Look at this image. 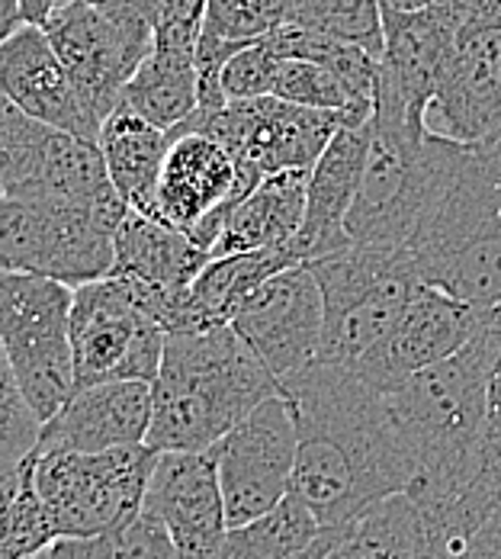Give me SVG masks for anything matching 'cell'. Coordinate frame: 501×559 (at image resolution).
<instances>
[{"label":"cell","instance_id":"cell-1","mask_svg":"<svg viewBox=\"0 0 501 559\" xmlns=\"http://www.w3.org/2000/svg\"><path fill=\"white\" fill-rule=\"evenodd\" d=\"M279 392L299 435L293 496L315 511L322 527L347 524L418 483L421 463L392 415L390 399L354 367L312 360L283 377Z\"/></svg>","mask_w":501,"mask_h":559},{"label":"cell","instance_id":"cell-2","mask_svg":"<svg viewBox=\"0 0 501 559\" xmlns=\"http://www.w3.org/2000/svg\"><path fill=\"white\" fill-rule=\"evenodd\" d=\"M155 415L148 448L210 450L244 421L279 380L231 325L170 332L152 383Z\"/></svg>","mask_w":501,"mask_h":559},{"label":"cell","instance_id":"cell-3","mask_svg":"<svg viewBox=\"0 0 501 559\" xmlns=\"http://www.w3.org/2000/svg\"><path fill=\"white\" fill-rule=\"evenodd\" d=\"M501 364V329L482 325L456 354L415 373L390 392V408L421 463L415 486L460 492L482 473V448L489 428V392Z\"/></svg>","mask_w":501,"mask_h":559},{"label":"cell","instance_id":"cell-4","mask_svg":"<svg viewBox=\"0 0 501 559\" xmlns=\"http://www.w3.org/2000/svg\"><path fill=\"white\" fill-rule=\"evenodd\" d=\"M408 251L425 283L492 309L501 302V135L460 145Z\"/></svg>","mask_w":501,"mask_h":559},{"label":"cell","instance_id":"cell-5","mask_svg":"<svg viewBox=\"0 0 501 559\" xmlns=\"http://www.w3.org/2000/svg\"><path fill=\"white\" fill-rule=\"evenodd\" d=\"M460 142L434 135L405 112L373 107V142L347 231L360 245L408 248L415 228L438 200Z\"/></svg>","mask_w":501,"mask_h":559},{"label":"cell","instance_id":"cell-6","mask_svg":"<svg viewBox=\"0 0 501 559\" xmlns=\"http://www.w3.org/2000/svg\"><path fill=\"white\" fill-rule=\"evenodd\" d=\"M325 299L319 360L354 367L402 319L421 274L408 248L360 245L309 261Z\"/></svg>","mask_w":501,"mask_h":559},{"label":"cell","instance_id":"cell-7","mask_svg":"<svg viewBox=\"0 0 501 559\" xmlns=\"http://www.w3.org/2000/svg\"><path fill=\"white\" fill-rule=\"evenodd\" d=\"M74 286L39 274L3 271L0 341L16 383L43 421L56 418L77 392L71 350Z\"/></svg>","mask_w":501,"mask_h":559},{"label":"cell","instance_id":"cell-8","mask_svg":"<svg viewBox=\"0 0 501 559\" xmlns=\"http://www.w3.org/2000/svg\"><path fill=\"white\" fill-rule=\"evenodd\" d=\"M122 219L58 197H3L0 264L77 289L112 274Z\"/></svg>","mask_w":501,"mask_h":559},{"label":"cell","instance_id":"cell-9","mask_svg":"<svg viewBox=\"0 0 501 559\" xmlns=\"http://www.w3.org/2000/svg\"><path fill=\"white\" fill-rule=\"evenodd\" d=\"M158 450L148 444L97 450H39L36 486L56 537H97L129 524L145 508Z\"/></svg>","mask_w":501,"mask_h":559},{"label":"cell","instance_id":"cell-10","mask_svg":"<svg viewBox=\"0 0 501 559\" xmlns=\"http://www.w3.org/2000/svg\"><path fill=\"white\" fill-rule=\"evenodd\" d=\"M165 347L167 329L122 277L110 274L74 289L71 350L77 390L112 380L155 383Z\"/></svg>","mask_w":501,"mask_h":559},{"label":"cell","instance_id":"cell-11","mask_svg":"<svg viewBox=\"0 0 501 559\" xmlns=\"http://www.w3.org/2000/svg\"><path fill=\"white\" fill-rule=\"evenodd\" d=\"M425 122L460 145L501 135V0H463V23Z\"/></svg>","mask_w":501,"mask_h":559},{"label":"cell","instance_id":"cell-12","mask_svg":"<svg viewBox=\"0 0 501 559\" xmlns=\"http://www.w3.org/2000/svg\"><path fill=\"white\" fill-rule=\"evenodd\" d=\"M344 122L354 119H347L344 112L315 110L267 94L251 100H228L216 110H196L170 135H213L235 152L238 162L267 177L277 170L312 168Z\"/></svg>","mask_w":501,"mask_h":559},{"label":"cell","instance_id":"cell-13","mask_svg":"<svg viewBox=\"0 0 501 559\" xmlns=\"http://www.w3.org/2000/svg\"><path fill=\"white\" fill-rule=\"evenodd\" d=\"M261 170L238 162L231 148L203 132H180L170 142L155 193V216L213 251L228 213L261 183Z\"/></svg>","mask_w":501,"mask_h":559},{"label":"cell","instance_id":"cell-14","mask_svg":"<svg viewBox=\"0 0 501 559\" xmlns=\"http://www.w3.org/2000/svg\"><path fill=\"white\" fill-rule=\"evenodd\" d=\"M213 450L219 460L228 527H241L277 508L293 492L299 456L296 418L286 395L277 392L264 399Z\"/></svg>","mask_w":501,"mask_h":559},{"label":"cell","instance_id":"cell-15","mask_svg":"<svg viewBox=\"0 0 501 559\" xmlns=\"http://www.w3.org/2000/svg\"><path fill=\"white\" fill-rule=\"evenodd\" d=\"M46 33L81 100L100 122H107V116L122 104L132 74L152 52L155 39L152 29L122 23L87 0L61 3L49 16Z\"/></svg>","mask_w":501,"mask_h":559},{"label":"cell","instance_id":"cell-16","mask_svg":"<svg viewBox=\"0 0 501 559\" xmlns=\"http://www.w3.org/2000/svg\"><path fill=\"white\" fill-rule=\"evenodd\" d=\"M228 325L283 380L312 360L325 332V299L309 264H289L258 283L228 312Z\"/></svg>","mask_w":501,"mask_h":559},{"label":"cell","instance_id":"cell-17","mask_svg":"<svg viewBox=\"0 0 501 559\" xmlns=\"http://www.w3.org/2000/svg\"><path fill=\"white\" fill-rule=\"evenodd\" d=\"M489 322V309L456 299L444 289L421 283L402 319L380 337L354 370L383 395L405 386L415 373L434 367L456 354L473 335Z\"/></svg>","mask_w":501,"mask_h":559},{"label":"cell","instance_id":"cell-18","mask_svg":"<svg viewBox=\"0 0 501 559\" xmlns=\"http://www.w3.org/2000/svg\"><path fill=\"white\" fill-rule=\"evenodd\" d=\"M145 514H152L183 559H213L228 534L216 450H158Z\"/></svg>","mask_w":501,"mask_h":559},{"label":"cell","instance_id":"cell-19","mask_svg":"<svg viewBox=\"0 0 501 559\" xmlns=\"http://www.w3.org/2000/svg\"><path fill=\"white\" fill-rule=\"evenodd\" d=\"M383 16L386 49L380 58V84L373 107H390L428 126L425 112L441 84L453 36L463 23V0H441L415 13L383 7Z\"/></svg>","mask_w":501,"mask_h":559},{"label":"cell","instance_id":"cell-20","mask_svg":"<svg viewBox=\"0 0 501 559\" xmlns=\"http://www.w3.org/2000/svg\"><path fill=\"white\" fill-rule=\"evenodd\" d=\"M0 87L16 107L61 132L97 142L104 122L81 100L46 26L23 23L0 43Z\"/></svg>","mask_w":501,"mask_h":559},{"label":"cell","instance_id":"cell-21","mask_svg":"<svg viewBox=\"0 0 501 559\" xmlns=\"http://www.w3.org/2000/svg\"><path fill=\"white\" fill-rule=\"evenodd\" d=\"M373 142V119L367 122H344L322 158L309 174V200H306V223L293 241V254L309 264L315 258H329L354 245L347 231V216L363 183V170Z\"/></svg>","mask_w":501,"mask_h":559},{"label":"cell","instance_id":"cell-22","mask_svg":"<svg viewBox=\"0 0 501 559\" xmlns=\"http://www.w3.org/2000/svg\"><path fill=\"white\" fill-rule=\"evenodd\" d=\"M155 415L152 383L112 380L77 390L56 418L46 421L39 450L97 453L112 448L148 444Z\"/></svg>","mask_w":501,"mask_h":559},{"label":"cell","instance_id":"cell-23","mask_svg":"<svg viewBox=\"0 0 501 559\" xmlns=\"http://www.w3.org/2000/svg\"><path fill=\"white\" fill-rule=\"evenodd\" d=\"M312 168L277 170L228 213L210 258L248 254V251H293V241L306 223Z\"/></svg>","mask_w":501,"mask_h":559},{"label":"cell","instance_id":"cell-24","mask_svg":"<svg viewBox=\"0 0 501 559\" xmlns=\"http://www.w3.org/2000/svg\"><path fill=\"white\" fill-rule=\"evenodd\" d=\"M210 251L196 245L187 231L165 223L155 213L132 210L116 231V264L112 274L135 277L165 293H187L190 283L210 264Z\"/></svg>","mask_w":501,"mask_h":559},{"label":"cell","instance_id":"cell-25","mask_svg":"<svg viewBox=\"0 0 501 559\" xmlns=\"http://www.w3.org/2000/svg\"><path fill=\"white\" fill-rule=\"evenodd\" d=\"M293 0H210L206 26L200 39V107L216 110L225 107L228 97L223 91V68L235 52L251 43H261L283 23H289Z\"/></svg>","mask_w":501,"mask_h":559},{"label":"cell","instance_id":"cell-26","mask_svg":"<svg viewBox=\"0 0 501 559\" xmlns=\"http://www.w3.org/2000/svg\"><path fill=\"white\" fill-rule=\"evenodd\" d=\"M100 152L107 158L112 183L132 210L155 213V193L165 170L174 135L135 112L126 100L107 116L100 129Z\"/></svg>","mask_w":501,"mask_h":559},{"label":"cell","instance_id":"cell-27","mask_svg":"<svg viewBox=\"0 0 501 559\" xmlns=\"http://www.w3.org/2000/svg\"><path fill=\"white\" fill-rule=\"evenodd\" d=\"M122 100L167 132L180 129L200 107V64L196 58L152 49L132 74Z\"/></svg>","mask_w":501,"mask_h":559},{"label":"cell","instance_id":"cell-28","mask_svg":"<svg viewBox=\"0 0 501 559\" xmlns=\"http://www.w3.org/2000/svg\"><path fill=\"white\" fill-rule=\"evenodd\" d=\"M418 550V508L408 492L383 499L334 527L325 559H411Z\"/></svg>","mask_w":501,"mask_h":559},{"label":"cell","instance_id":"cell-29","mask_svg":"<svg viewBox=\"0 0 501 559\" xmlns=\"http://www.w3.org/2000/svg\"><path fill=\"white\" fill-rule=\"evenodd\" d=\"M322 531L325 527L319 524L315 511L289 492L267 514L241 527H228L223 547L213 559H286L309 547Z\"/></svg>","mask_w":501,"mask_h":559},{"label":"cell","instance_id":"cell-30","mask_svg":"<svg viewBox=\"0 0 501 559\" xmlns=\"http://www.w3.org/2000/svg\"><path fill=\"white\" fill-rule=\"evenodd\" d=\"M39 453V450H36ZM36 453L10 476H3V534H0V559H23L49 550L56 544V527L49 508L36 486Z\"/></svg>","mask_w":501,"mask_h":559},{"label":"cell","instance_id":"cell-31","mask_svg":"<svg viewBox=\"0 0 501 559\" xmlns=\"http://www.w3.org/2000/svg\"><path fill=\"white\" fill-rule=\"evenodd\" d=\"M289 23L350 46H363L380 58L386 49L383 0H293Z\"/></svg>","mask_w":501,"mask_h":559},{"label":"cell","instance_id":"cell-32","mask_svg":"<svg viewBox=\"0 0 501 559\" xmlns=\"http://www.w3.org/2000/svg\"><path fill=\"white\" fill-rule=\"evenodd\" d=\"M52 554L56 559H183L170 534L145 511L97 537H61Z\"/></svg>","mask_w":501,"mask_h":559},{"label":"cell","instance_id":"cell-33","mask_svg":"<svg viewBox=\"0 0 501 559\" xmlns=\"http://www.w3.org/2000/svg\"><path fill=\"white\" fill-rule=\"evenodd\" d=\"M43 428L46 421L23 395L10 360L3 357L0 364V473L3 476L16 473L39 450Z\"/></svg>","mask_w":501,"mask_h":559},{"label":"cell","instance_id":"cell-34","mask_svg":"<svg viewBox=\"0 0 501 559\" xmlns=\"http://www.w3.org/2000/svg\"><path fill=\"white\" fill-rule=\"evenodd\" d=\"M279 52L267 43H251L241 52L225 61L223 91L228 100H251V97H267L274 91V74H277Z\"/></svg>","mask_w":501,"mask_h":559},{"label":"cell","instance_id":"cell-35","mask_svg":"<svg viewBox=\"0 0 501 559\" xmlns=\"http://www.w3.org/2000/svg\"><path fill=\"white\" fill-rule=\"evenodd\" d=\"M206 10H210V0H162L152 49L196 58L203 26H206Z\"/></svg>","mask_w":501,"mask_h":559},{"label":"cell","instance_id":"cell-36","mask_svg":"<svg viewBox=\"0 0 501 559\" xmlns=\"http://www.w3.org/2000/svg\"><path fill=\"white\" fill-rule=\"evenodd\" d=\"M482 479L492 483L501 492V364L489 392V428H486V448H482Z\"/></svg>","mask_w":501,"mask_h":559},{"label":"cell","instance_id":"cell-37","mask_svg":"<svg viewBox=\"0 0 501 559\" xmlns=\"http://www.w3.org/2000/svg\"><path fill=\"white\" fill-rule=\"evenodd\" d=\"M58 10V0H0V36L7 39L23 23L46 26Z\"/></svg>","mask_w":501,"mask_h":559},{"label":"cell","instance_id":"cell-38","mask_svg":"<svg viewBox=\"0 0 501 559\" xmlns=\"http://www.w3.org/2000/svg\"><path fill=\"white\" fill-rule=\"evenodd\" d=\"M87 3L107 10L110 16L122 20V23H132V26L152 29V33H155L158 10H162V0H87Z\"/></svg>","mask_w":501,"mask_h":559},{"label":"cell","instance_id":"cell-39","mask_svg":"<svg viewBox=\"0 0 501 559\" xmlns=\"http://www.w3.org/2000/svg\"><path fill=\"white\" fill-rule=\"evenodd\" d=\"M463 559H501V504L476 531V537L469 540V550Z\"/></svg>","mask_w":501,"mask_h":559},{"label":"cell","instance_id":"cell-40","mask_svg":"<svg viewBox=\"0 0 501 559\" xmlns=\"http://www.w3.org/2000/svg\"><path fill=\"white\" fill-rule=\"evenodd\" d=\"M332 540H334V527H325L309 547H302L299 554H293V557L286 559H325L329 557V550H332Z\"/></svg>","mask_w":501,"mask_h":559},{"label":"cell","instance_id":"cell-41","mask_svg":"<svg viewBox=\"0 0 501 559\" xmlns=\"http://www.w3.org/2000/svg\"><path fill=\"white\" fill-rule=\"evenodd\" d=\"M434 3H441V0H383L386 10H402V13H415V10H425Z\"/></svg>","mask_w":501,"mask_h":559},{"label":"cell","instance_id":"cell-42","mask_svg":"<svg viewBox=\"0 0 501 559\" xmlns=\"http://www.w3.org/2000/svg\"><path fill=\"white\" fill-rule=\"evenodd\" d=\"M411 559H456V557H450V554H444V550H434V547H428V544H421V540H418V550H415V557Z\"/></svg>","mask_w":501,"mask_h":559},{"label":"cell","instance_id":"cell-43","mask_svg":"<svg viewBox=\"0 0 501 559\" xmlns=\"http://www.w3.org/2000/svg\"><path fill=\"white\" fill-rule=\"evenodd\" d=\"M23 559H56V554H52V547H49V550H39V554H33V557H23Z\"/></svg>","mask_w":501,"mask_h":559},{"label":"cell","instance_id":"cell-44","mask_svg":"<svg viewBox=\"0 0 501 559\" xmlns=\"http://www.w3.org/2000/svg\"><path fill=\"white\" fill-rule=\"evenodd\" d=\"M61 3H71V0H58V7H61Z\"/></svg>","mask_w":501,"mask_h":559}]
</instances>
